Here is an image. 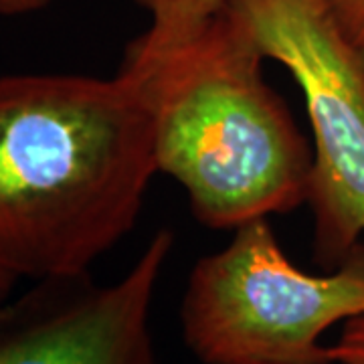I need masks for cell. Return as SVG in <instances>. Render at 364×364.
Segmentation results:
<instances>
[{
  "label": "cell",
  "mask_w": 364,
  "mask_h": 364,
  "mask_svg": "<svg viewBox=\"0 0 364 364\" xmlns=\"http://www.w3.org/2000/svg\"><path fill=\"white\" fill-rule=\"evenodd\" d=\"M263 61L227 0L191 39L158 53L126 49L119 67L150 109L156 170L217 231L308 200L314 154Z\"/></svg>",
  "instance_id": "cell-2"
},
{
  "label": "cell",
  "mask_w": 364,
  "mask_h": 364,
  "mask_svg": "<svg viewBox=\"0 0 364 364\" xmlns=\"http://www.w3.org/2000/svg\"><path fill=\"white\" fill-rule=\"evenodd\" d=\"M156 172L134 79L0 77V272H90L134 229Z\"/></svg>",
  "instance_id": "cell-1"
},
{
  "label": "cell",
  "mask_w": 364,
  "mask_h": 364,
  "mask_svg": "<svg viewBox=\"0 0 364 364\" xmlns=\"http://www.w3.org/2000/svg\"><path fill=\"white\" fill-rule=\"evenodd\" d=\"M174 237L160 229L114 284L90 272L37 279L0 304V364H158L152 304Z\"/></svg>",
  "instance_id": "cell-5"
},
{
  "label": "cell",
  "mask_w": 364,
  "mask_h": 364,
  "mask_svg": "<svg viewBox=\"0 0 364 364\" xmlns=\"http://www.w3.org/2000/svg\"><path fill=\"white\" fill-rule=\"evenodd\" d=\"M14 284H16V279H14V277L0 272V304H2L4 299L11 298V294H13V289H14Z\"/></svg>",
  "instance_id": "cell-10"
},
{
  "label": "cell",
  "mask_w": 364,
  "mask_h": 364,
  "mask_svg": "<svg viewBox=\"0 0 364 364\" xmlns=\"http://www.w3.org/2000/svg\"><path fill=\"white\" fill-rule=\"evenodd\" d=\"M51 0H0V14L2 16H18L41 11Z\"/></svg>",
  "instance_id": "cell-9"
},
{
  "label": "cell",
  "mask_w": 364,
  "mask_h": 364,
  "mask_svg": "<svg viewBox=\"0 0 364 364\" xmlns=\"http://www.w3.org/2000/svg\"><path fill=\"white\" fill-rule=\"evenodd\" d=\"M332 364H364V314L344 322L338 340L328 346Z\"/></svg>",
  "instance_id": "cell-7"
},
{
  "label": "cell",
  "mask_w": 364,
  "mask_h": 364,
  "mask_svg": "<svg viewBox=\"0 0 364 364\" xmlns=\"http://www.w3.org/2000/svg\"><path fill=\"white\" fill-rule=\"evenodd\" d=\"M342 31L364 57V0H328Z\"/></svg>",
  "instance_id": "cell-8"
},
{
  "label": "cell",
  "mask_w": 364,
  "mask_h": 364,
  "mask_svg": "<svg viewBox=\"0 0 364 364\" xmlns=\"http://www.w3.org/2000/svg\"><path fill=\"white\" fill-rule=\"evenodd\" d=\"M364 314V245L326 275L291 263L267 219L196 261L182 338L203 364H332L322 336Z\"/></svg>",
  "instance_id": "cell-3"
},
{
  "label": "cell",
  "mask_w": 364,
  "mask_h": 364,
  "mask_svg": "<svg viewBox=\"0 0 364 364\" xmlns=\"http://www.w3.org/2000/svg\"><path fill=\"white\" fill-rule=\"evenodd\" d=\"M261 55L296 79L312 126L314 255L338 267L364 239V57L328 0H229Z\"/></svg>",
  "instance_id": "cell-4"
},
{
  "label": "cell",
  "mask_w": 364,
  "mask_h": 364,
  "mask_svg": "<svg viewBox=\"0 0 364 364\" xmlns=\"http://www.w3.org/2000/svg\"><path fill=\"white\" fill-rule=\"evenodd\" d=\"M150 14V26L132 41L128 49L158 53L191 39L227 0H134Z\"/></svg>",
  "instance_id": "cell-6"
}]
</instances>
